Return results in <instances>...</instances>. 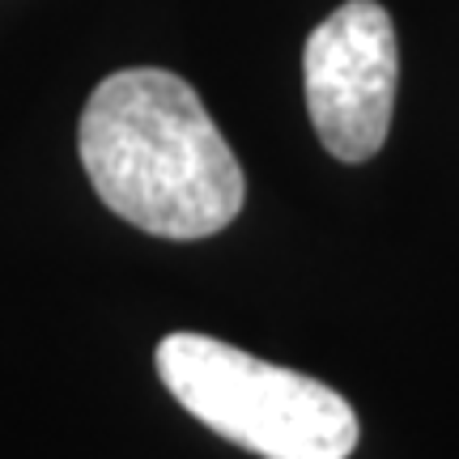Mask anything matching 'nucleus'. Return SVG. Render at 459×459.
Wrapping results in <instances>:
<instances>
[{
	"mask_svg": "<svg viewBox=\"0 0 459 459\" xmlns=\"http://www.w3.org/2000/svg\"><path fill=\"white\" fill-rule=\"evenodd\" d=\"M158 375L200 426L260 459H349L358 446L341 392L226 341L175 332L158 344Z\"/></svg>",
	"mask_w": 459,
	"mask_h": 459,
	"instance_id": "2",
	"label": "nucleus"
},
{
	"mask_svg": "<svg viewBox=\"0 0 459 459\" xmlns=\"http://www.w3.org/2000/svg\"><path fill=\"white\" fill-rule=\"evenodd\" d=\"M307 111L336 162H370L395 111L400 43L378 0H344L307 39L302 51Z\"/></svg>",
	"mask_w": 459,
	"mask_h": 459,
	"instance_id": "3",
	"label": "nucleus"
},
{
	"mask_svg": "<svg viewBox=\"0 0 459 459\" xmlns=\"http://www.w3.org/2000/svg\"><path fill=\"white\" fill-rule=\"evenodd\" d=\"M99 200L145 234L192 243L243 213L247 179L196 90L166 68H124L90 94L77 128Z\"/></svg>",
	"mask_w": 459,
	"mask_h": 459,
	"instance_id": "1",
	"label": "nucleus"
}]
</instances>
